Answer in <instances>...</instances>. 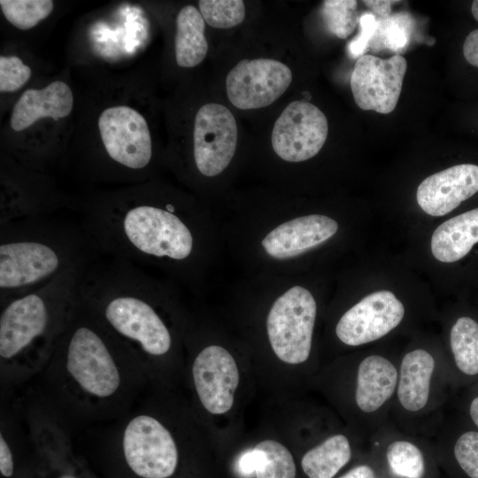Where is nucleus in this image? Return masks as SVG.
<instances>
[{"mask_svg":"<svg viewBox=\"0 0 478 478\" xmlns=\"http://www.w3.org/2000/svg\"><path fill=\"white\" fill-rule=\"evenodd\" d=\"M258 451L256 447L241 454L236 463L238 474L243 477H250L252 474H255L258 463Z\"/></svg>","mask_w":478,"mask_h":478,"instance_id":"nucleus-33","label":"nucleus"},{"mask_svg":"<svg viewBox=\"0 0 478 478\" xmlns=\"http://www.w3.org/2000/svg\"><path fill=\"white\" fill-rule=\"evenodd\" d=\"M160 295L158 285L137 265L116 258L91 263L79 285L81 301L146 377L174 346Z\"/></svg>","mask_w":478,"mask_h":478,"instance_id":"nucleus-2","label":"nucleus"},{"mask_svg":"<svg viewBox=\"0 0 478 478\" xmlns=\"http://www.w3.org/2000/svg\"><path fill=\"white\" fill-rule=\"evenodd\" d=\"M99 254L81 225L55 216L0 225V306Z\"/></svg>","mask_w":478,"mask_h":478,"instance_id":"nucleus-4","label":"nucleus"},{"mask_svg":"<svg viewBox=\"0 0 478 478\" xmlns=\"http://www.w3.org/2000/svg\"><path fill=\"white\" fill-rule=\"evenodd\" d=\"M404 304L390 291L373 292L349 308L338 320L335 333L348 347L375 343L404 323Z\"/></svg>","mask_w":478,"mask_h":478,"instance_id":"nucleus-11","label":"nucleus"},{"mask_svg":"<svg viewBox=\"0 0 478 478\" xmlns=\"http://www.w3.org/2000/svg\"><path fill=\"white\" fill-rule=\"evenodd\" d=\"M0 6L6 19L21 30L36 26L54 8L50 0H1Z\"/></svg>","mask_w":478,"mask_h":478,"instance_id":"nucleus-26","label":"nucleus"},{"mask_svg":"<svg viewBox=\"0 0 478 478\" xmlns=\"http://www.w3.org/2000/svg\"><path fill=\"white\" fill-rule=\"evenodd\" d=\"M463 55L467 63L478 67V29L473 30L466 37Z\"/></svg>","mask_w":478,"mask_h":478,"instance_id":"nucleus-34","label":"nucleus"},{"mask_svg":"<svg viewBox=\"0 0 478 478\" xmlns=\"http://www.w3.org/2000/svg\"><path fill=\"white\" fill-rule=\"evenodd\" d=\"M193 154L200 173L213 177L223 172L234 157L237 143L235 117L224 105L209 103L195 118Z\"/></svg>","mask_w":478,"mask_h":478,"instance_id":"nucleus-15","label":"nucleus"},{"mask_svg":"<svg viewBox=\"0 0 478 478\" xmlns=\"http://www.w3.org/2000/svg\"><path fill=\"white\" fill-rule=\"evenodd\" d=\"M204 20L193 5L184 6L176 18L174 50L177 65L194 67L206 56L208 42L204 36Z\"/></svg>","mask_w":478,"mask_h":478,"instance_id":"nucleus-23","label":"nucleus"},{"mask_svg":"<svg viewBox=\"0 0 478 478\" xmlns=\"http://www.w3.org/2000/svg\"><path fill=\"white\" fill-rule=\"evenodd\" d=\"M471 12L474 19L478 21V0L473 2L471 6Z\"/></svg>","mask_w":478,"mask_h":478,"instance_id":"nucleus-36","label":"nucleus"},{"mask_svg":"<svg viewBox=\"0 0 478 478\" xmlns=\"http://www.w3.org/2000/svg\"><path fill=\"white\" fill-rule=\"evenodd\" d=\"M337 222L325 215L298 217L282 223L269 232L261 244L275 258L298 256L332 237Z\"/></svg>","mask_w":478,"mask_h":478,"instance_id":"nucleus-18","label":"nucleus"},{"mask_svg":"<svg viewBox=\"0 0 478 478\" xmlns=\"http://www.w3.org/2000/svg\"><path fill=\"white\" fill-rule=\"evenodd\" d=\"M7 428L5 420L1 422L0 430V472L4 478H11L14 474L15 464L12 451V435Z\"/></svg>","mask_w":478,"mask_h":478,"instance_id":"nucleus-31","label":"nucleus"},{"mask_svg":"<svg viewBox=\"0 0 478 478\" xmlns=\"http://www.w3.org/2000/svg\"><path fill=\"white\" fill-rule=\"evenodd\" d=\"M112 439L122 460L137 478H170L178 467L176 437L159 416L137 406L121 418Z\"/></svg>","mask_w":478,"mask_h":478,"instance_id":"nucleus-7","label":"nucleus"},{"mask_svg":"<svg viewBox=\"0 0 478 478\" xmlns=\"http://www.w3.org/2000/svg\"><path fill=\"white\" fill-rule=\"evenodd\" d=\"M191 377L203 407L212 414H223L234 404L239 371L233 356L223 347L209 345L195 357Z\"/></svg>","mask_w":478,"mask_h":478,"instance_id":"nucleus-16","label":"nucleus"},{"mask_svg":"<svg viewBox=\"0 0 478 478\" xmlns=\"http://www.w3.org/2000/svg\"><path fill=\"white\" fill-rule=\"evenodd\" d=\"M31 68L16 56L0 57V91L12 92L23 87L31 76Z\"/></svg>","mask_w":478,"mask_h":478,"instance_id":"nucleus-29","label":"nucleus"},{"mask_svg":"<svg viewBox=\"0 0 478 478\" xmlns=\"http://www.w3.org/2000/svg\"><path fill=\"white\" fill-rule=\"evenodd\" d=\"M455 395L444 351L412 345L400 355L389 421L404 432L434 438Z\"/></svg>","mask_w":478,"mask_h":478,"instance_id":"nucleus-5","label":"nucleus"},{"mask_svg":"<svg viewBox=\"0 0 478 478\" xmlns=\"http://www.w3.org/2000/svg\"><path fill=\"white\" fill-rule=\"evenodd\" d=\"M73 106V92L63 81H53L42 89H27L12 109L11 127L15 131H22L42 118L58 120L67 117Z\"/></svg>","mask_w":478,"mask_h":478,"instance_id":"nucleus-20","label":"nucleus"},{"mask_svg":"<svg viewBox=\"0 0 478 478\" xmlns=\"http://www.w3.org/2000/svg\"><path fill=\"white\" fill-rule=\"evenodd\" d=\"M89 265L67 269L0 306L2 384H20L45 367L73 314L81 279Z\"/></svg>","mask_w":478,"mask_h":478,"instance_id":"nucleus-3","label":"nucleus"},{"mask_svg":"<svg viewBox=\"0 0 478 478\" xmlns=\"http://www.w3.org/2000/svg\"><path fill=\"white\" fill-rule=\"evenodd\" d=\"M367 450V443L356 433H333L303 455L301 467L308 478H335Z\"/></svg>","mask_w":478,"mask_h":478,"instance_id":"nucleus-19","label":"nucleus"},{"mask_svg":"<svg viewBox=\"0 0 478 478\" xmlns=\"http://www.w3.org/2000/svg\"><path fill=\"white\" fill-rule=\"evenodd\" d=\"M377 21V18L371 12H364L359 16V33L348 45L351 58H358L364 55L374 33Z\"/></svg>","mask_w":478,"mask_h":478,"instance_id":"nucleus-30","label":"nucleus"},{"mask_svg":"<svg viewBox=\"0 0 478 478\" xmlns=\"http://www.w3.org/2000/svg\"><path fill=\"white\" fill-rule=\"evenodd\" d=\"M478 192V166L461 164L429 175L417 189L420 207L431 216H443Z\"/></svg>","mask_w":478,"mask_h":478,"instance_id":"nucleus-17","label":"nucleus"},{"mask_svg":"<svg viewBox=\"0 0 478 478\" xmlns=\"http://www.w3.org/2000/svg\"><path fill=\"white\" fill-rule=\"evenodd\" d=\"M447 345L443 351L457 394L478 382V320L470 315L457 317L449 329Z\"/></svg>","mask_w":478,"mask_h":478,"instance_id":"nucleus-21","label":"nucleus"},{"mask_svg":"<svg viewBox=\"0 0 478 478\" xmlns=\"http://www.w3.org/2000/svg\"><path fill=\"white\" fill-rule=\"evenodd\" d=\"M406 68L407 62L399 54L387 59L371 54L359 57L351 76L357 105L364 111L391 112L397 106Z\"/></svg>","mask_w":478,"mask_h":478,"instance_id":"nucleus-13","label":"nucleus"},{"mask_svg":"<svg viewBox=\"0 0 478 478\" xmlns=\"http://www.w3.org/2000/svg\"><path fill=\"white\" fill-rule=\"evenodd\" d=\"M316 316V301L303 287H292L276 299L269 311L266 328L271 347L279 359L290 365L309 359Z\"/></svg>","mask_w":478,"mask_h":478,"instance_id":"nucleus-8","label":"nucleus"},{"mask_svg":"<svg viewBox=\"0 0 478 478\" xmlns=\"http://www.w3.org/2000/svg\"><path fill=\"white\" fill-rule=\"evenodd\" d=\"M256 447L260 453L256 478H296V464L290 451L281 443L264 440Z\"/></svg>","mask_w":478,"mask_h":478,"instance_id":"nucleus-25","label":"nucleus"},{"mask_svg":"<svg viewBox=\"0 0 478 478\" xmlns=\"http://www.w3.org/2000/svg\"><path fill=\"white\" fill-rule=\"evenodd\" d=\"M39 374L40 400L64 421L122 418L146 378L136 360L104 329L80 296Z\"/></svg>","mask_w":478,"mask_h":478,"instance_id":"nucleus-1","label":"nucleus"},{"mask_svg":"<svg viewBox=\"0 0 478 478\" xmlns=\"http://www.w3.org/2000/svg\"><path fill=\"white\" fill-rule=\"evenodd\" d=\"M328 132L325 114L305 100L293 101L283 110L272 131V146L283 160L300 162L314 157Z\"/></svg>","mask_w":478,"mask_h":478,"instance_id":"nucleus-12","label":"nucleus"},{"mask_svg":"<svg viewBox=\"0 0 478 478\" xmlns=\"http://www.w3.org/2000/svg\"><path fill=\"white\" fill-rule=\"evenodd\" d=\"M337 478H385L366 450Z\"/></svg>","mask_w":478,"mask_h":478,"instance_id":"nucleus-32","label":"nucleus"},{"mask_svg":"<svg viewBox=\"0 0 478 478\" xmlns=\"http://www.w3.org/2000/svg\"><path fill=\"white\" fill-rule=\"evenodd\" d=\"M363 3L369 8L377 19H381L391 14V5L397 3V1L368 0L363 1Z\"/></svg>","mask_w":478,"mask_h":478,"instance_id":"nucleus-35","label":"nucleus"},{"mask_svg":"<svg viewBox=\"0 0 478 478\" xmlns=\"http://www.w3.org/2000/svg\"><path fill=\"white\" fill-rule=\"evenodd\" d=\"M290 69L270 58L243 59L227 74V95L231 104L241 110L270 105L289 88Z\"/></svg>","mask_w":478,"mask_h":478,"instance_id":"nucleus-14","label":"nucleus"},{"mask_svg":"<svg viewBox=\"0 0 478 478\" xmlns=\"http://www.w3.org/2000/svg\"><path fill=\"white\" fill-rule=\"evenodd\" d=\"M354 0H326L322 3L321 16L327 28L341 39L347 38L359 22Z\"/></svg>","mask_w":478,"mask_h":478,"instance_id":"nucleus-27","label":"nucleus"},{"mask_svg":"<svg viewBox=\"0 0 478 478\" xmlns=\"http://www.w3.org/2000/svg\"><path fill=\"white\" fill-rule=\"evenodd\" d=\"M478 243V208L455 216L434 231L431 251L441 262L451 263L464 258Z\"/></svg>","mask_w":478,"mask_h":478,"instance_id":"nucleus-22","label":"nucleus"},{"mask_svg":"<svg viewBox=\"0 0 478 478\" xmlns=\"http://www.w3.org/2000/svg\"><path fill=\"white\" fill-rule=\"evenodd\" d=\"M367 451L385 478H441L433 438L404 432L388 421L372 435Z\"/></svg>","mask_w":478,"mask_h":478,"instance_id":"nucleus-9","label":"nucleus"},{"mask_svg":"<svg viewBox=\"0 0 478 478\" xmlns=\"http://www.w3.org/2000/svg\"><path fill=\"white\" fill-rule=\"evenodd\" d=\"M199 12L204 20L215 28H229L243 22L245 7L242 0H201Z\"/></svg>","mask_w":478,"mask_h":478,"instance_id":"nucleus-28","label":"nucleus"},{"mask_svg":"<svg viewBox=\"0 0 478 478\" xmlns=\"http://www.w3.org/2000/svg\"><path fill=\"white\" fill-rule=\"evenodd\" d=\"M98 128L108 158L117 166L131 173L147 168L152 158L150 130L143 116L125 106L105 109L99 116Z\"/></svg>","mask_w":478,"mask_h":478,"instance_id":"nucleus-10","label":"nucleus"},{"mask_svg":"<svg viewBox=\"0 0 478 478\" xmlns=\"http://www.w3.org/2000/svg\"><path fill=\"white\" fill-rule=\"evenodd\" d=\"M413 27V19L408 13H391L378 19L367 49L374 52L389 50L400 53L408 46Z\"/></svg>","mask_w":478,"mask_h":478,"instance_id":"nucleus-24","label":"nucleus"},{"mask_svg":"<svg viewBox=\"0 0 478 478\" xmlns=\"http://www.w3.org/2000/svg\"><path fill=\"white\" fill-rule=\"evenodd\" d=\"M400 355L367 351L344 366L343 411L350 428L366 443L389 421Z\"/></svg>","mask_w":478,"mask_h":478,"instance_id":"nucleus-6","label":"nucleus"},{"mask_svg":"<svg viewBox=\"0 0 478 478\" xmlns=\"http://www.w3.org/2000/svg\"><path fill=\"white\" fill-rule=\"evenodd\" d=\"M58 478H79V477L71 473H64L60 474Z\"/></svg>","mask_w":478,"mask_h":478,"instance_id":"nucleus-37","label":"nucleus"}]
</instances>
